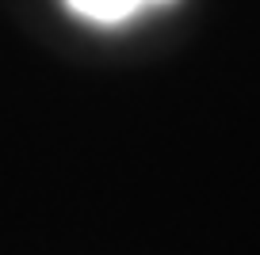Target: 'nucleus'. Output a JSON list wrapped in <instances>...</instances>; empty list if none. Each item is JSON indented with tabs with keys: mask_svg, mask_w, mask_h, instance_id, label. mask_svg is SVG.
I'll return each instance as SVG.
<instances>
[{
	"mask_svg": "<svg viewBox=\"0 0 260 255\" xmlns=\"http://www.w3.org/2000/svg\"><path fill=\"white\" fill-rule=\"evenodd\" d=\"M65 4L88 23H122L153 4H165V0H65Z\"/></svg>",
	"mask_w": 260,
	"mask_h": 255,
	"instance_id": "nucleus-1",
	"label": "nucleus"
}]
</instances>
